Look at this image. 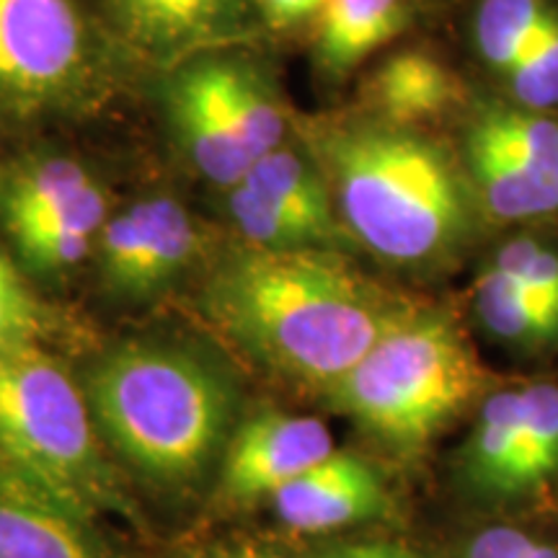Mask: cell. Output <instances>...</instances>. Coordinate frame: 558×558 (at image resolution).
<instances>
[{
    "instance_id": "obj_1",
    "label": "cell",
    "mask_w": 558,
    "mask_h": 558,
    "mask_svg": "<svg viewBox=\"0 0 558 558\" xmlns=\"http://www.w3.org/2000/svg\"><path fill=\"white\" fill-rule=\"evenodd\" d=\"M409 305L331 248L248 246L215 269L205 295L209 318L248 357L326 393Z\"/></svg>"
},
{
    "instance_id": "obj_2",
    "label": "cell",
    "mask_w": 558,
    "mask_h": 558,
    "mask_svg": "<svg viewBox=\"0 0 558 558\" xmlns=\"http://www.w3.org/2000/svg\"><path fill=\"white\" fill-rule=\"evenodd\" d=\"M313 148L341 226L380 262L437 269L465 246L476 197L432 137L380 117H354L320 124Z\"/></svg>"
},
{
    "instance_id": "obj_3",
    "label": "cell",
    "mask_w": 558,
    "mask_h": 558,
    "mask_svg": "<svg viewBox=\"0 0 558 558\" xmlns=\"http://www.w3.org/2000/svg\"><path fill=\"white\" fill-rule=\"evenodd\" d=\"M88 407L104 435L137 471L184 484L220 450L233 393L199 354L166 344H124L94 367Z\"/></svg>"
},
{
    "instance_id": "obj_4",
    "label": "cell",
    "mask_w": 558,
    "mask_h": 558,
    "mask_svg": "<svg viewBox=\"0 0 558 558\" xmlns=\"http://www.w3.org/2000/svg\"><path fill=\"white\" fill-rule=\"evenodd\" d=\"M484 386L486 367L458 320L411 300L329 396L386 448L418 452Z\"/></svg>"
},
{
    "instance_id": "obj_5",
    "label": "cell",
    "mask_w": 558,
    "mask_h": 558,
    "mask_svg": "<svg viewBox=\"0 0 558 558\" xmlns=\"http://www.w3.org/2000/svg\"><path fill=\"white\" fill-rule=\"evenodd\" d=\"M0 456L5 469L83 518L109 505L88 401L39 347L0 352Z\"/></svg>"
},
{
    "instance_id": "obj_6",
    "label": "cell",
    "mask_w": 558,
    "mask_h": 558,
    "mask_svg": "<svg viewBox=\"0 0 558 558\" xmlns=\"http://www.w3.org/2000/svg\"><path fill=\"white\" fill-rule=\"evenodd\" d=\"M107 47L81 0H0V117L83 114L109 90Z\"/></svg>"
},
{
    "instance_id": "obj_7",
    "label": "cell",
    "mask_w": 558,
    "mask_h": 558,
    "mask_svg": "<svg viewBox=\"0 0 558 558\" xmlns=\"http://www.w3.org/2000/svg\"><path fill=\"white\" fill-rule=\"evenodd\" d=\"M99 248L109 288L124 298H148L190 267L199 235L190 209L169 194H156L109 215Z\"/></svg>"
},
{
    "instance_id": "obj_8",
    "label": "cell",
    "mask_w": 558,
    "mask_h": 558,
    "mask_svg": "<svg viewBox=\"0 0 558 558\" xmlns=\"http://www.w3.org/2000/svg\"><path fill=\"white\" fill-rule=\"evenodd\" d=\"M111 29L137 58L177 70L228 50L246 32V0H101Z\"/></svg>"
},
{
    "instance_id": "obj_9",
    "label": "cell",
    "mask_w": 558,
    "mask_h": 558,
    "mask_svg": "<svg viewBox=\"0 0 558 558\" xmlns=\"http://www.w3.org/2000/svg\"><path fill=\"white\" fill-rule=\"evenodd\" d=\"M222 50L199 54L173 70L169 120L190 163L213 184L230 190L246 177L251 156L235 124L222 81Z\"/></svg>"
},
{
    "instance_id": "obj_10",
    "label": "cell",
    "mask_w": 558,
    "mask_h": 558,
    "mask_svg": "<svg viewBox=\"0 0 558 558\" xmlns=\"http://www.w3.org/2000/svg\"><path fill=\"white\" fill-rule=\"evenodd\" d=\"M337 450L320 418L264 411L235 429L222 463V497L271 499L292 478Z\"/></svg>"
},
{
    "instance_id": "obj_11",
    "label": "cell",
    "mask_w": 558,
    "mask_h": 558,
    "mask_svg": "<svg viewBox=\"0 0 558 558\" xmlns=\"http://www.w3.org/2000/svg\"><path fill=\"white\" fill-rule=\"evenodd\" d=\"M386 481L367 460L333 450L271 497L282 525L298 533H329L380 518L388 509Z\"/></svg>"
},
{
    "instance_id": "obj_12",
    "label": "cell",
    "mask_w": 558,
    "mask_h": 558,
    "mask_svg": "<svg viewBox=\"0 0 558 558\" xmlns=\"http://www.w3.org/2000/svg\"><path fill=\"white\" fill-rule=\"evenodd\" d=\"M0 558H104V550L81 512L3 469Z\"/></svg>"
},
{
    "instance_id": "obj_13",
    "label": "cell",
    "mask_w": 558,
    "mask_h": 558,
    "mask_svg": "<svg viewBox=\"0 0 558 558\" xmlns=\"http://www.w3.org/2000/svg\"><path fill=\"white\" fill-rule=\"evenodd\" d=\"M104 186L68 156H29L0 169V222L11 233L86 205Z\"/></svg>"
},
{
    "instance_id": "obj_14",
    "label": "cell",
    "mask_w": 558,
    "mask_h": 558,
    "mask_svg": "<svg viewBox=\"0 0 558 558\" xmlns=\"http://www.w3.org/2000/svg\"><path fill=\"white\" fill-rule=\"evenodd\" d=\"M522 452V386L488 390L465 439L460 469L478 494L518 499Z\"/></svg>"
},
{
    "instance_id": "obj_15",
    "label": "cell",
    "mask_w": 558,
    "mask_h": 558,
    "mask_svg": "<svg viewBox=\"0 0 558 558\" xmlns=\"http://www.w3.org/2000/svg\"><path fill=\"white\" fill-rule=\"evenodd\" d=\"M465 163L473 197L494 220L520 222L558 213V190L473 124L465 128Z\"/></svg>"
},
{
    "instance_id": "obj_16",
    "label": "cell",
    "mask_w": 558,
    "mask_h": 558,
    "mask_svg": "<svg viewBox=\"0 0 558 558\" xmlns=\"http://www.w3.org/2000/svg\"><path fill=\"white\" fill-rule=\"evenodd\" d=\"M367 90L375 117L414 128L445 114L458 101V78L435 54L401 50L380 62Z\"/></svg>"
},
{
    "instance_id": "obj_17",
    "label": "cell",
    "mask_w": 558,
    "mask_h": 558,
    "mask_svg": "<svg viewBox=\"0 0 558 558\" xmlns=\"http://www.w3.org/2000/svg\"><path fill=\"white\" fill-rule=\"evenodd\" d=\"M403 24V0H329L318 16V68L339 78L393 39Z\"/></svg>"
},
{
    "instance_id": "obj_18",
    "label": "cell",
    "mask_w": 558,
    "mask_h": 558,
    "mask_svg": "<svg viewBox=\"0 0 558 558\" xmlns=\"http://www.w3.org/2000/svg\"><path fill=\"white\" fill-rule=\"evenodd\" d=\"M239 184L251 186L275 205L313 222L324 233H329L333 241L344 230L337 205H333L331 186L316 158L303 156L295 148H284V143L256 160Z\"/></svg>"
},
{
    "instance_id": "obj_19",
    "label": "cell",
    "mask_w": 558,
    "mask_h": 558,
    "mask_svg": "<svg viewBox=\"0 0 558 558\" xmlns=\"http://www.w3.org/2000/svg\"><path fill=\"white\" fill-rule=\"evenodd\" d=\"M473 311L481 326L509 347L543 349L558 341V311L492 264L473 282Z\"/></svg>"
},
{
    "instance_id": "obj_20",
    "label": "cell",
    "mask_w": 558,
    "mask_h": 558,
    "mask_svg": "<svg viewBox=\"0 0 558 558\" xmlns=\"http://www.w3.org/2000/svg\"><path fill=\"white\" fill-rule=\"evenodd\" d=\"M226 96L254 163L284 143V111L269 75L243 54L222 50Z\"/></svg>"
},
{
    "instance_id": "obj_21",
    "label": "cell",
    "mask_w": 558,
    "mask_h": 558,
    "mask_svg": "<svg viewBox=\"0 0 558 558\" xmlns=\"http://www.w3.org/2000/svg\"><path fill=\"white\" fill-rule=\"evenodd\" d=\"M473 128L518 158L527 171L558 190V122L546 111L492 104L471 117Z\"/></svg>"
},
{
    "instance_id": "obj_22",
    "label": "cell",
    "mask_w": 558,
    "mask_h": 558,
    "mask_svg": "<svg viewBox=\"0 0 558 558\" xmlns=\"http://www.w3.org/2000/svg\"><path fill=\"white\" fill-rule=\"evenodd\" d=\"M554 16L546 0H481L476 45L481 58L499 75L512 73Z\"/></svg>"
},
{
    "instance_id": "obj_23",
    "label": "cell",
    "mask_w": 558,
    "mask_h": 558,
    "mask_svg": "<svg viewBox=\"0 0 558 558\" xmlns=\"http://www.w3.org/2000/svg\"><path fill=\"white\" fill-rule=\"evenodd\" d=\"M228 213L233 226L251 246L259 248H331L329 233L298 218L290 209L275 205L246 184L228 190Z\"/></svg>"
},
{
    "instance_id": "obj_24",
    "label": "cell",
    "mask_w": 558,
    "mask_h": 558,
    "mask_svg": "<svg viewBox=\"0 0 558 558\" xmlns=\"http://www.w3.org/2000/svg\"><path fill=\"white\" fill-rule=\"evenodd\" d=\"M558 476V383L522 386V452L518 488L533 494Z\"/></svg>"
},
{
    "instance_id": "obj_25",
    "label": "cell",
    "mask_w": 558,
    "mask_h": 558,
    "mask_svg": "<svg viewBox=\"0 0 558 558\" xmlns=\"http://www.w3.org/2000/svg\"><path fill=\"white\" fill-rule=\"evenodd\" d=\"M509 90L520 107L546 111L558 104V13L548 19L518 68L507 75Z\"/></svg>"
},
{
    "instance_id": "obj_26",
    "label": "cell",
    "mask_w": 558,
    "mask_h": 558,
    "mask_svg": "<svg viewBox=\"0 0 558 558\" xmlns=\"http://www.w3.org/2000/svg\"><path fill=\"white\" fill-rule=\"evenodd\" d=\"M492 267L512 277L548 308L558 311V248L530 235H518L494 254Z\"/></svg>"
},
{
    "instance_id": "obj_27",
    "label": "cell",
    "mask_w": 558,
    "mask_h": 558,
    "mask_svg": "<svg viewBox=\"0 0 558 558\" xmlns=\"http://www.w3.org/2000/svg\"><path fill=\"white\" fill-rule=\"evenodd\" d=\"M39 333L41 313L37 300L0 251V352L37 347Z\"/></svg>"
},
{
    "instance_id": "obj_28",
    "label": "cell",
    "mask_w": 558,
    "mask_h": 558,
    "mask_svg": "<svg viewBox=\"0 0 558 558\" xmlns=\"http://www.w3.org/2000/svg\"><path fill=\"white\" fill-rule=\"evenodd\" d=\"M463 558H558V548L535 541L525 530L494 525L473 535Z\"/></svg>"
},
{
    "instance_id": "obj_29",
    "label": "cell",
    "mask_w": 558,
    "mask_h": 558,
    "mask_svg": "<svg viewBox=\"0 0 558 558\" xmlns=\"http://www.w3.org/2000/svg\"><path fill=\"white\" fill-rule=\"evenodd\" d=\"M256 3H259L269 24L279 26V29H290V26L318 19L329 0H256Z\"/></svg>"
},
{
    "instance_id": "obj_30",
    "label": "cell",
    "mask_w": 558,
    "mask_h": 558,
    "mask_svg": "<svg viewBox=\"0 0 558 558\" xmlns=\"http://www.w3.org/2000/svg\"><path fill=\"white\" fill-rule=\"evenodd\" d=\"M324 558H418L414 550L401 543H347V546L331 548Z\"/></svg>"
},
{
    "instance_id": "obj_31",
    "label": "cell",
    "mask_w": 558,
    "mask_h": 558,
    "mask_svg": "<svg viewBox=\"0 0 558 558\" xmlns=\"http://www.w3.org/2000/svg\"><path fill=\"white\" fill-rule=\"evenodd\" d=\"M213 558H288L282 554H277V550H269V548H235V550H222V554L213 556Z\"/></svg>"
}]
</instances>
